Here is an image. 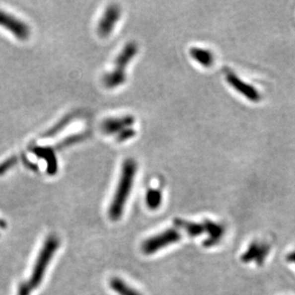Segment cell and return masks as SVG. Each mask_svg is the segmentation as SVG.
I'll use <instances>...</instances> for the list:
<instances>
[{"label": "cell", "instance_id": "18", "mask_svg": "<svg viewBox=\"0 0 295 295\" xmlns=\"http://www.w3.org/2000/svg\"><path fill=\"white\" fill-rule=\"evenodd\" d=\"M15 163H16V158L15 157H11V158L4 160L2 163H0V175L7 172Z\"/></svg>", "mask_w": 295, "mask_h": 295}, {"label": "cell", "instance_id": "8", "mask_svg": "<svg viewBox=\"0 0 295 295\" xmlns=\"http://www.w3.org/2000/svg\"><path fill=\"white\" fill-rule=\"evenodd\" d=\"M135 122L134 117L132 116H123L118 118H109L103 121L101 124V130L107 135L119 134L124 129L132 127Z\"/></svg>", "mask_w": 295, "mask_h": 295}, {"label": "cell", "instance_id": "19", "mask_svg": "<svg viewBox=\"0 0 295 295\" xmlns=\"http://www.w3.org/2000/svg\"><path fill=\"white\" fill-rule=\"evenodd\" d=\"M32 287L29 282H22L19 284L18 286V290H17V295H31V291H32Z\"/></svg>", "mask_w": 295, "mask_h": 295}, {"label": "cell", "instance_id": "7", "mask_svg": "<svg viewBox=\"0 0 295 295\" xmlns=\"http://www.w3.org/2000/svg\"><path fill=\"white\" fill-rule=\"evenodd\" d=\"M225 78L230 86L233 87L236 91H238L240 94H242L247 99H249L253 102H257L260 100L261 96H260L258 91L252 85H249L248 83L242 80L237 74H234L232 72H228L225 74Z\"/></svg>", "mask_w": 295, "mask_h": 295}, {"label": "cell", "instance_id": "16", "mask_svg": "<svg viewBox=\"0 0 295 295\" xmlns=\"http://www.w3.org/2000/svg\"><path fill=\"white\" fill-rule=\"evenodd\" d=\"M136 135V131L132 128V127H129V128H126L123 130L122 132H120L118 135H117V140L118 142H125L131 138H133Z\"/></svg>", "mask_w": 295, "mask_h": 295}, {"label": "cell", "instance_id": "6", "mask_svg": "<svg viewBox=\"0 0 295 295\" xmlns=\"http://www.w3.org/2000/svg\"><path fill=\"white\" fill-rule=\"evenodd\" d=\"M121 16V9L116 4H111L103 13L98 26V33L100 37H108L114 30Z\"/></svg>", "mask_w": 295, "mask_h": 295}, {"label": "cell", "instance_id": "13", "mask_svg": "<svg viewBox=\"0 0 295 295\" xmlns=\"http://www.w3.org/2000/svg\"><path fill=\"white\" fill-rule=\"evenodd\" d=\"M111 289L119 295H142L120 278H112L109 283Z\"/></svg>", "mask_w": 295, "mask_h": 295}, {"label": "cell", "instance_id": "15", "mask_svg": "<svg viewBox=\"0 0 295 295\" xmlns=\"http://www.w3.org/2000/svg\"><path fill=\"white\" fill-rule=\"evenodd\" d=\"M161 193L158 189H149L147 193V205L152 210L158 209L161 204Z\"/></svg>", "mask_w": 295, "mask_h": 295}, {"label": "cell", "instance_id": "1", "mask_svg": "<svg viewBox=\"0 0 295 295\" xmlns=\"http://www.w3.org/2000/svg\"><path fill=\"white\" fill-rule=\"evenodd\" d=\"M137 169L138 165L134 159L129 158L124 160L122 166L119 184L108 211L109 217L112 221H118L123 215L125 204L133 187Z\"/></svg>", "mask_w": 295, "mask_h": 295}, {"label": "cell", "instance_id": "21", "mask_svg": "<svg viewBox=\"0 0 295 295\" xmlns=\"http://www.w3.org/2000/svg\"><path fill=\"white\" fill-rule=\"evenodd\" d=\"M287 261L290 262V263H295V250L291 252L290 254H288L287 256Z\"/></svg>", "mask_w": 295, "mask_h": 295}, {"label": "cell", "instance_id": "12", "mask_svg": "<svg viewBox=\"0 0 295 295\" xmlns=\"http://www.w3.org/2000/svg\"><path fill=\"white\" fill-rule=\"evenodd\" d=\"M190 56L196 61L198 63L205 67H209L213 63V55L209 50L202 49V48H191Z\"/></svg>", "mask_w": 295, "mask_h": 295}, {"label": "cell", "instance_id": "9", "mask_svg": "<svg viewBox=\"0 0 295 295\" xmlns=\"http://www.w3.org/2000/svg\"><path fill=\"white\" fill-rule=\"evenodd\" d=\"M270 252V246L266 244H260V243H252L248 248L246 249V252L242 255V261L244 263H249L252 261H255L258 265H263L267 256Z\"/></svg>", "mask_w": 295, "mask_h": 295}, {"label": "cell", "instance_id": "4", "mask_svg": "<svg viewBox=\"0 0 295 295\" xmlns=\"http://www.w3.org/2000/svg\"><path fill=\"white\" fill-rule=\"evenodd\" d=\"M181 240V234L174 228H168L163 232L155 235L143 243L142 250L145 254H154L165 246L177 243Z\"/></svg>", "mask_w": 295, "mask_h": 295}, {"label": "cell", "instance_id": "17", "mask_svg": "<svg viewBox=\"0 0 295 295\" xmlns=\"http://www.w3.org/2000/svg\"><path fill=\"white\" fill-rule=\"evenodd\" d=\"M70 120H71V117H68V118L63 119L61 123L56 124L50 131H48V132L45 134V136H46V137H50V136L55 135L56 133H58L59 131H61L62 128H63L66 124H68L69 122H70Z\"/></svg>", "mask_w": 295, "mask_h": 295}, {"label": "cell", "instance_id": "22", "mask_svg": "<svg viewBox=\"0 0 295 295\" xmlns=\"http://www.w3.org/2000/svg\"><path fill=\"white\" fill-rule=\"evenodd\" d=\"M0 226H1V227H6L7 224H6V222L3 221V220H0Z\"/></svg>", "mask_w": 295, "mask_h": 295}, {"label": "cell", "instance_id": "3", "mask_svg": "<svg viewBox=\"0 0 295 295\" xmlns=\"http://www.w3.org/2000/svg\"><path fill=\"white\" fill-rule=\"evenodd\" d=\"M59 246H60V242L56 236L51 235L46 239L44 245L42 246V248L38 254V257H37L36 264H35L34 269L32 271L31 279L29 281V283L33 289L37 288L42 282V279H43L44 274L49 266L50 262L54 257Z\"/></svg>", "mask_w": 295, "mask_h": 295}, {"label": "cell", "instance_id": "10", "mask_svg": "<svg viewBox=\"0 0 295 295\" xmlns=\"http://www.w3.org/2000/svg\"><path fill=\"white\" fill-rule=\"evenodd\" d=\"M203 225L205 227V232L209 234V238L204 242V246L209 247L218 244L221 241V237L224 232L222 225L210 220L204 221Z\"/></svg>", "mask_w": 295, "mask_h": 295}, {"label": "cell", "instance_id": "5", "mask_svg": "<svg viewBox=\"0 0 295 295\" xmlns=\"http://www.w3.org/2000/svg\"><path fill=\"white\" fill-rule=\"evenodd\" d=\"M0 26L8 30L16 38L25 40L30 36L29 26L9 12L0 10Z\"/></svg>", "mask_w": 295, "mask_h": 295}, {"label": "cell", "instance_id": "2", "mask_svg": "<svg viewBox=\"0 0 295 295\" xmlns=\"http://www.w3.org/2000/svg\"><path fill=\"white\" fill-rule=\"evenodd\" d=\"M138 52V46L134 42H129L124 46L115 61V68L103 78V83L107 88H116L126 80L125 67L133 60Z\"/></svg>", "mask_w": 295, "mask_h": 295}, {"label": "cell", "instance_id": "11", "mask_svg": "<svg viewBox=\"0 0 295 295\" xmlns=\"http://www.w3.org/2000/svg\"><path fill=\"white\" fill-rule=\"evenodd\" d=\"M173 223L181 229H184L186 233L191 237H196L205 232V227L203 223H197L193 221H185L183 219H175L173 220Z\"/></svg>", "mask_w": 295, "mask_h": 295}, {"label": "cell", "instance_id": "14", "mask_svg": "<svg viewBox=\"0 0 295 295\" xmlns=\"http://www.w3.org/2000/svg\"><path fill=\"white\" fill-rule=\"evenodd\" d=\"M35 153L37 156L44 158L48 162V171L50 174H54L57 171V159L54 155V152L49 149V148H37L35 149Z\"/></svg>", "mask_w": 295, "mask_h": 295}, {"label": "cell", "instance_id": "20", "mask_svg": "<svg viewBox=\"0 0 295 295\" xmlns=\"http://www.w3.org/2000/svg\"><path fill=\"white\" fill-rule=\"evenodd\" d=\"M83 139V135H74L71 136L70 138H67L66 140L62 141V144H61V148H65L67 146H70V145H73L75 143H78L79 141H81Z\"/></svg>", "mask_w": 295, "mask_h": 295}]
</instances>
